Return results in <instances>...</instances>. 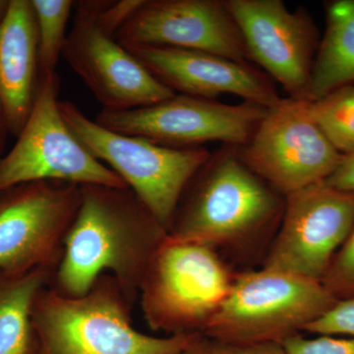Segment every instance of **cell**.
Masks as SVG:
<instances>
[{"label":"cell","instance_id":"cell-11","mask_svg":"<svg viewBox=\"0 0 354 354\" xmlns=\"http://www.w3.org/2000/svg\"><path fill=\"white\" fill-rule=\"evenodd\" d=\"M100 1H74L62 57L106 111L151 106L176 95L100 22Z\"/></svg>","mask_w":354,"mask_h":354},{"label":"cell","instance_id":"cell-28","mask_svg":"<svg viewBox=\"0 0 354 354\" xmlns=\"http://www.w3.org/2000/svg\"><path fill=\"white\" fill-rule=\"evenodd\" d=\"M9 1L6 0H0V20L4 17L6 14L7 9H8Z\"/></svg>","mask_w":354,"mask_h":354},{"label":"cell","instance_id":"cell-26","mask_svg":"<svg viewBox=\"0 0 354 354\" xmlns=\"http://www.w3.org/2000/svg\"><path fill=\"white\" fill-rule=\"evenodd\" d=\"M179 354H213L211 339L204 335H198L196 339Z\"/></svg>","mask_w":354,"mask_h":354},{"label":"cell","instance_id":"cell-2","mask_svg":"<svg viewBox=\"0 0 354 354\" xmlns=\"http://www.w3.org/2000/svg\"><path fill=\"white\" fill-rule=\"evenodd\" d=\"M132 304L111 274L82 297H64L46 286L32 313L39 354H179L202 335L143 334L133 327Z\"/></svg>","mask_w":354,"mask_h":354},{"label":"cell","instance_id":"cell-22","mask_svg":"<svg viewBox=\"0 0 354 354\" xmlns=\"http://www.w3.org/2000/svg\"><path fill=\"white\" fill-rule=\"evenodd\" d=\"M304 330L315 335H349L354 339V297L337 300L329 311Z\"/></svg>","mask_w":354,"mask_h":354},{"label":"cell","instance_id":"cell-19","mask_svg":"<svg viewBox=\"0 0 354 354\" xmlns=\"http://www.w3.org/2000/svg\"><path fill=\"white\" fill-rule=\"evenodd\" d=\"M310 115L342 156L354 153V85L309 102Z\"/></svg>","mask_w":354,"mask_h":354},{"label":"cell","instance_id":"cell-7","mask_svg":"<svg viewBox=\"0 0 354 354\" xmlns=\"http://www.w3.org/2000/svg\"><path fill=\"white\" fill-rule=\"evenodd\" d=\"M59 79H39L31 113L13 148L0 158V193L21 184L65 181L127 187L67 127L59 109Z\"/></svg>","mask_w":354,"mask_h":354},{"label":"cell","instance_id":"cell-21","mask_svg":"<svg viewBox=\"0 0 354 354\" xmlns=\"http://www.w3.org/2000/svg\"><path fill=\"white\" fill-rule=\"evenodd\" d=\"M321 283L337 300L354 297V227Z\"/></svg>","mask_w":354,"mask_h":354},{"label":"cell","instance_id":"cell-4","mask_svg":"<svg viewBox=\"0 0 354 354\" xmlns=\"http://www.w3.org/2000/svg\"><path fill=\"white\" fill-rule=\"evenodd\" d=\"M337 301L321 281L263 268L235 276L227 297L203 335L223 344H281Z\"/></svg>","mask_w":354,"mask_h":354},{"label":"cell","instance_id":"cell-24","mask_svg":"<svg viewBox=\"0 0 354 354\" xmlns=\"http://www.w3.org/2000/svg\"><path fill=\"white\" fill-rule=\"evenodd\" d=\"M213 354H288L279 342H260L251 344H230L212 341Z\"/></svg>","mask_w":354,"mask_h":354},{"label":"cell","instance_id":"cell-18","mask_svg":"<svg viewBox=\"0 0 354 354\" xmlns=\"http://www.w3.org/2000/svg\"><path fill=\"white\" fill-rule=\"evenodd\" d=\"M53 271L0 274V354H39L32 313L39 293Z\"/></svg>","mask_w":354,"mask_h":354},{"label":"cell","instance_id":"cell-20","mask_svg":"<svg viewBox=\"0 0 354 354\" xmlns=\"http://www.w3.org/2000/svg\"><path fill=\"white\" fill-rule=\"evenodd\" d=\"M38 31L39 77L55 74L66 41L71 0H31Z\"/></svg>","mask_w":354,"mask_h":354},{"label":"cell","instance_id":"cell-27","mask_svg":"<svg viewBox=\"0 0 354 354\" xmlns=\"http://www.w3.org/2000/svg\"><path fill=\"white\" fill-rule=\"evenodd\" d=\"M9 129L7 127L6 116H4L3 111H2L1 106H0V158H1V153L3 151L4 145H6L7 134H8Z\"/></svg>","mask_w":354,"mask_h":354},{"label":"cell","instance_id":"cell-16","mask_svg":"<svg viewBox=\"0 0 354 354\" xmlns=\"http://www.w3.org/2000/svg\"><path fill=\"white\" fill-rule=\"evenodd\" d=\"M38 31L31 0H9L0 20V106L18 136L39 86Z\"/></svg>","mask_w":354,"mask_h":354},{"label":"cell","instance_id":"cell-25","mask_svg":"<svg viewBox=\"0 0 354 354\" xmlns=\"http://www.w3.org/2000/svg\"><path fill=\"white\" fill-rule=\"evenodd\" d=\"M325 183L337 189L354 192V153L344 156L335 171Z\"/></svg>","mask_w":354,"mask_h":354},{"label":"cell","instance_id":"cell-8","mask_svg":"<svg viewBox=\"0 0 354 354\" xmlns=\"http://www.w3.org/2000/svg\"><path fill=\"white\" fill-rule=\"evenodd\" d=\"M81 200L78 184L37 181L0 193V274L53 272Z\"/></svg>","mask_w":354,"mask_h":354},{"label":"cell","instance_id":"cell-12","mask_svg":"<svg viewBox=\"0 0 354 354\" xmlns=\"http://www.w3.org/2000/svg\"><path fill=\"white\" fill-rule=\"evenodd\" d=\"M265 269L322 281L354 227V192L322 181L286 195Z\"/></svg>","mask_w":354,"mask_h":354},{"label":"cell","instance_id":"cell-13","mask_svg":"<svg viewBox=\"0 0 354 354\" xmlns=\"http://www.w3.org/2000/svg\"><path fill=\"white\" fill-rule=\"evenodd\" d=\"M115 39L123 46H165L249 60L241 29L221 0H142Z\"/></svg>","mask_w":354,"mask_h":354},{"label":"cell","instance_id":"cell-9","mask_svg":"<svg viewBox=\"0 0 354 354\" xmlns=\"http://www.w3.org/2000/svg\"><path fill=\"white\" fill-rule=\"evenodd\" d=\"M239 150L244 164L285 197L329 178L344 157L310 115L309 101L290 97L268 109Z\"/></svg>","mask_w":354,"mask_h":354},{"label":"cell","instance_id":"cell-15","mask_svg":"<svg viewBox=\"0 0 354 354\" xmlns=\"http://www.w3.org/2000/svg\"><path fill=\"white\" fill-rule=\"evenodd\" d=\"M152 75L181 95L241 97L270 109L281 101L269 77L249 64L204 51L165 46H124Z\"/></svg>","mask_w":354,"mask_h":354},{"label":"cell","instance_id":"cell-23","mask_svg":"<svg viewBox=\"0 0 354 354\" xmlns=\"http://www.w3.org/2000/svg\"><path fill=\"white\" fill-rule=\"evenodd\" d=\"M306 339L299 334L281 342L288 354H354V339H339L334 335H318Z\"/></svg>","mask_w":354,"mask_h":354},{"label":"cell","instance_id":"cell-14","mask_svg":"<svg viewBox=\"0 0 354 354\" xmlns=\"http://www.w3.org/2000/svg\"><path fill=\"white\" fill-rule=\"evenodd\" d=\"M241 29L249 60L281 84L290 99L309 101L318 32L309 14L281 0H227Z\"/></svg>","mask_w":354,"mask_h":354},{"label":"cell","instance_id":"cell-10","mask_svg":"<svg viewBox=\"0 0 354 354\" xmlns=\"http://www.w3.org/2000/svg\"><path fill=\"white\" fill-rule=\"evenodd\" d=\"M267 111V108L253 102L225 104L176 94L142 108L102 109L95 121L113 131L143 137L172 148H199L208 142L241 148L252 138Z\"/></svg>","mask_w":354,"mask_h":354},{"label":"cell","instance_id":"cell-1","mask_svg":"<svg viewBox=\"0 0 354 354\" xmlns=\"http://www.w3.org/2000/svg\"><path fill=\"white\" fill-rule=\"evenodd\" d=\"M80 188V205L48 286L64 297H82L100 277L111 274L134 304L167 230L129 187Z\"/></svg>","mask_w":354,"mask_h":354},{"label":"cell","instance_id":"cell-3","mask_svg":"<svg viewBox=\"0 0 354 354\" xmlns=\"http://www.w3.org/2000/svg\"><path fill=\"white\" fill-rule=\"evenodd\" d=\"M277 192L244 164L239 148L228 146L188 184L167 235L214 249L241 241L285 209Z\"/></svg>","mask_w":354,"mask_h":354},{"label":"cell","instance_id":"cell-6","mask_svg":"<svg viewBox=\"0 0 354 354\" xmlns=\"http://www.w3.org/2000/svg\"><path fill=\"white\" fill-rule=\"evenodd\" d=\"M234 278L215 249L167 235L139 288L146 322L171 335H203Z\"/></svg>","mask_w":354,"mask_h":354},{"label":"cell","instance_id":"cell-17","mask_svg":"<svg viewBox=\"0 0 354 354\" xmlns=\"http://www.w3.org/2000/svg\"><path fill=\"white\" fill-rule=\"evenodd\" d=\"M354 85V0H337L327 9V27L317 50L309 102Z\"/></svg>","mask_w":354,"mask_h":354},{"label":"cell","instance_id":"cell-5","mask_svg":"<svg viewBox=\"0 0 354 354\" xmlns=\"http://www.w3.org/2000/svg\"><path fill=\"white\" fill-rule=\"evenodd\" d=\"M59 109L79 141L124 181L169 232L184 191L212 153L203 147L172 148L113 131L69 101H59Z\"/></svg>","mask_w":354,"mask_h":354}]
</instances>
